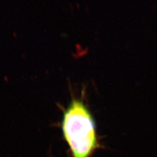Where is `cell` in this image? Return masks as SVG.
Listing matches in <instances>:
<instances>
[{
	"label": "cell",
	"mask_w": 157,
	"mask_h": 157,
	"mask_svg": "<svg viewBox=\"0 0 157 157\" xmlns=\"http://www.w3.org/2000/svg\"><path fill=\"white\" fill-rule=\"evenodd\" d=\"M61 128L72 157H92L100 149L95 120L83 100L72 98L63 111Z\"/></svg>",
	"instance_id": "cell-1"
}]
</instances>
